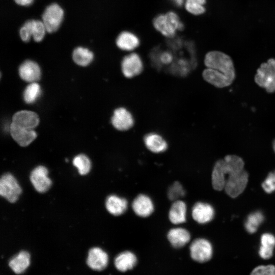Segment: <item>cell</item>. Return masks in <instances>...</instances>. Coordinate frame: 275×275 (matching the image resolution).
Listing matches in <instances>:
<instances>
[{
	"label": "cell",
	"instance_id": "obj_1",
	"mask_svg": "<svg viewBox=\"0 0 275 275\" xmlns=\"http://www.w3.org/2000/svg\"><path fill=\"white\" fill-rule=\"evenodd\" d=\"M243 159L236 155H227L215 163L211 174L212 186L217 191L225 190L228 196L235 198L244 190L249 173L244 170Z\"/></svg>",
	"mask_w": 275,
	"mask_h": 275
},
{
	"label": "cell",
	"instance_id": "obj_2",
	"mask_svg": "<svg viewBox=\"0 0 275 275\" xmlns=\"http://www.w3.org/2000/svg\"><path fill=\"white\" fill-rule=\"evenodd\" d=\"M207 67L202 72L204 79L218 88L231 85L236 77L233 60L226 53L218 50L208 52L204 58Z\"/></svg>",
	"mask_w": 275,
	"mask_h": 275
},
{
	"label": "cell",
	"instance_id": "obj_3",
	"mask_svg": "<svg viewBox=\"0 0 275 275\" xmlns=\"http://www.w3.org/2000/svg\"><path fill=\"white\" fill-rule=\"evenodd\" d=\"M153 24L159 33L168 38L174 37L177 31L184 28L179 16L173 11L157 15L153 20Z\"/></svg>",
	"mask_w": 275,
	"mask_h": 275
},
{
	"label": "cell",
	"instance_id": "obj_4",
	"mask_svg": "<svg viewBox=\"0 0 275 275\" xmlns=\"http://www.w3.org/2000/svg\"><path fill=\"white\" fill-rule=\"evenodd\" d=\"M255 82L268 93L275 92V59L262 63L257 70Z\"/></svg>",
	"mask_w": 275,
	"mask_h": 275
},
{
	"label": "cell",
	"instance_id": "obj_5",
	"mask_svg": "<svg viewBox=\"0 0 275 275\" xmlns=\"http://www.w3.org/2000/svg\"><path fill=\"white\" fill-rule=\"evenodd\" d=\"M191 258L200 263L210 261L213 256V248L211 242L204 238H198L193 241L189 246Z\"/></svg>",
	"mask_w": 275,
	"mask_h": 275
},
{
	"label": "cell",
	"instance_id": "obj_6",
	"mask_svg": "<svg viewBox=\"0 0 275 275\" xmlns=\"http://www.w3.org/2000/svg\"><path fill=\"white\" fill-rule=\"evenodd\" d=\"M109 262V255L104 249L99 246H94L89 249L86 262L91 270L103 271L108 267Z\"/></svg>",
	"mask_w": 275,
	"mask_h": 275
},
{
	"label": "cell",
	"instance_id": "obj_7",
	"mask_svg": "<svg viewBox=\"0 0 275 275\" xmlns=\"http://www.w3.org/2000/svg\"><path fill=\"white\" fill-rule=\"evenodd\" d=\"M64 14L63 9L57 4H51L46 8L42 16V21L47 32L51 33L58 30Z\"/></svg>",
	"mask_w": 275,
	"mask_h": 275
},
{
	"label": "cell",
	"instance_id": "obj_8",
	"mask_svg": "<svg viewBox=\"0 0 275 275\" xmlns=\"http://www.w3.org/2000/svg\"><path fill=\"white\" fill-rule=\"evenodd\" d=\"M22 191L21 188L14 176L7 173L0 179V195L10 203L15 202Z\"/></svg>",
	"mask_w": 275,
	"mask_h": 275
},
{
	"label": "cell",
	"instance_id": "obj_9",
	"mask_svg": "<svg viewBox=\"0 0 275 275\" xmlns=\"http://www.w3.org/2000/svg\"><path fill=\"white\" fill-rule=\"evenodd\" d=\"M121 70L124 76L132 78L142 73L143 63L141 57L136 53H131L125 56L121 62Z\"/></svg>",
	"mask_w": 275,
	"mask_h": 275
},
{
	"label": "cell",
	"instance_id": "obj_10",
	"mask_svg": "<svg viewBox=\"0 0 275 275\" xmlns=\"http://www.w3.org/2000/svg\"><path fill=\"white\" fill-rule=\"evenodd\" d=\"M48 170L43 166L36 167L31 172L30 181L38 192L45 193L50 187L52 181L48 177Z\"/></svg>",
	"mask_w": 275,
	"mask_h": 275
},
{
	"label": "cell",
	"instance_id": "obj_11",
	"mask_svg": "<svg viewBox=\"0 0 275 275\" xmlns=\"http://www.w3.org/2000/svg\"><path fill=\"white\" fill-rule=\"evenodd\" d=\"M31 263V255L26 250H21L12 256L8 261V266L16 274L25 272Z\"/></svg>",
	"mask_w": 275,
	"mask_h": 275
},
{
	"label": "cell",
	"instance_id": "obj_12",
	"mask_svg": "<svg viewBox=\"0 0 275 275\" xmlns=\"http://www.w3.org/2000/svg\"><path fill=\"white\" fill-rule=\"evenodd\" d=\"M111 122L116 129L125 131L133 126L134 121L131 113L126 108L120 107L114 111Z\"/></svg>",
	"mask_w": 275,
	"mask_h": 275
},
{
	"label": "cell",
	"instance_id": "obj_13",
	"mask_svg": "<svg viewBox=\"0 0 275 275\" xmlns=\"http://www.w3.org/2000/svg\"><path fill=\"white\" fill-rule=\"evenodd\" d=\"M131 207L134 213L142 217L149 216L154 210V205L152 199L143 194L138 195L133 199Z\"/></svg>",
	"mask_w": 275,
	"mask_h": 275
},
{
	"label": "cell",
	"instance_id": "obj_14",
	"mask_svg": "<svg viewBox=\"0 0 275 275\" xmlns=\"http://www.w3.org/2000/svg\"><path fill=\"white\" fill-rule=\"evenodd\" d=\"M191 216L195 221L200 224L210 222L214 216L213 207L208 203L196 202L191 209Z\"/></svg>",
	"mask_w": 275,
	"mask_h": 275
},
{
	"label": "cell",
	"instance_id": "obj_15",
	"mask_svg": "<svg viewBox=\"0 0 275 275\" xmlns=\"http://www.w3.org/2000/svg\"><path fill=\"white\" fill-rule=\"evenodd\" d=\"M10 132L13 139L22 147L30 145L37 136L33 129L21 127L12 122L10 126Z\"/></svg>",
	"mask_w": 275,
	"mask_h": 275
},
{
	"label": "cell",
	"instance_id": "obj_16",
	"mask_svg": "<svg viewBox=\"0 0 275 275\" xmlns=\"http://www.w3.org/2000/svg\"><path fill=\"white\" fill-rule=\"evenodd\" d=\"M12 122L19 126L29 129H33L39 123L37 114L29 111H21L13 116Z\"/></svg>",
	"mask_w": 275,
	"mask_h": 275
},
{
	"label": "cell",
	"instance_id": "obj_17",
	"mask_svg": "<svg viewBox=\"0 0 275 275\" xmlns=\"http://www.w3.org/2000/svg\"><path fill=\"white\" fill-rule=\"evenodd\" d=\"M18 71L20 77L27 82H36L40 78V68L39 65L33 61H24L19 66Z\"/></svg>",
	"mask_w": 275,
	"mask_h": 275
},
{
	"label": "cell",
	"instance_id": "obj_18",
	"mask_svg": "<svg viewBox=\"0 0 275 275\" xmlns=\"http://www.w3.org/2000/svg\"><path fill=\"white\" fill-rule=\"evenodd\" d=\"M136 263V256L129 251L120 252L115 256L113 260L115 268L120 272H125L132 269Z\"/></svg>",
	"mask_w": 275,
	"mask_h": 275
},
{
	"label": "cell",
	"instance_id": "obj_19",
	"mask_svg": "<svg viewBox=\"0 0 275 275\" xmlns=\"http://www.w3.org/2000/svg\"><path fill=\"white\" fill-rule=\"evenodd\" d=\"M274 250L275 236L269 233L262 234L258 251L259 257L264 260H269L273 256Z\"/></svg>",
	"mask_w": 275,
	"mask_h": 275
},
{
	"label": "cell",
	"instance_id": "obj_20",
	"mask_svg": "<svg viewBox=\"0 0 275 275\" xmlns=\"http://www.w3.org/2000/svg\"><path fill=\"white\" fill-rule=\"evenodd\" d=\"M105 205L107 211L110 214L114 216H119L126 211L128 203L124 198L116 195H111L106 198Z\"/></svg>",
	"mask_w": 275,
	"mask_h": 275
},
{
	"label": "cell",
	"instance_id": "obj_21",
	"mask_svg": "<svg viewBox=\"0 0 275 275\" xmlns=\"http://www.w3.org/2000/svg\"><path fill=\"white\" fill-rule=\"evenodd\" d=\"M116 43L120 49L129 51L138 47L140 40L138 36L133 32L125 31L118 35Z\"/></svg>",
	"mask_w": 275,
	"mask_h": 275
},
{
	"label": "cell",
	"instance_id": "obj_22",
	"mask_svg": "<svg viewBox=\"0 0 275 275\" xmlns=\"http://www.w3.org/2000/svg\"><path fill=\"white\" fill-rule=\"evenodd\" d=\"M167 238L175 248H182L190 240V234L186 229L176 227L171 229L168 232Z\"/></svg>",
	"mask_w": 275,
	"mask_h": 275
},
{
	"label": "cell",
	"instance_id": "obj_23",
	"mask_svg": "<svg viewBox=\"0 0 275 275\" xmlns=\"http://www.w3.org/2000/svg\"><path fill=\"white\" fill-rule=\"evenodd\" d=\"M187 206L180 200L173 201L169 211L168 217L170 222L174 225L184 223L186 221Z\"/></svg>",
	"mask_w": 275,
	"mask_h": 275
},
{
	"label": "cell",
	"instance_id": "obj_24",
	"mask_svg": "<svg viewBox=\"0 0 275 275\" xmlns=\"http://www.w3.org/2000/svg\"><path fill=\"white\" fill-rule=\"evenodd\" d=\"M144 142L146 148L154 153L163 152L168 148V143L164 138L155 132L146 134L144 138Z\"/></svg>",
	"mask_w": 275,
	"mask_h": 275
},
{
	"label": "cell",
	"instance_id": "obj_25",
	"mask_svg": "<svg viewBox=\"0 0 275 275\" xmlns=\"http://www.w3.org/2000/svg\"><path fill=\"white\" fill-rule=\"evenodd\" d=\"M22 26L36 42L41 41L47 32L42 21L39 20H28Z\"/></svg>",
	"mask_w": 275,
	"mask_h": 275
},
{
	"label": "cell",
	"instance_id": "obj_26",
	"mask_svg": "<svg viewBox=\"0 0 275 275\" xmlns=\"http://www.w3.org/2000/svg\"><path fill=\"white\" fill-rule=\"evenodd\" d=\"M93 53L88 48L78 47L74 49L72 53L74 62L81 66L88 65L93 60Z\"/></svg>",
	"mask_w": 275,
	"mask_h": 275
},
{
	"label": "cell",
	"instance_id": "obj_27",
	"mask_svg": "<svg viewBox=\"0 0 275 275\" xmlns=\"http://www.w3.org/2000/svg\"><path fill=\"white\" fill-rule=\"evenodd\" d=\"M264 219V216L260 211H256L250 214L244 224L246 231L250 234L255 233Z\"/></svg>",
	"mask_w": 275,
	"mask_h": 275
},
{
	"label": "cell",
	"instance_id": "obj_28",
	"mask_svg": "<svg viewBox=\"0 0 275 275\" xmlns=\"http://www.w3.org/2000/svg\"><path fill=\"white\" fill-rule=\"evenodd\" d=\"M73 164L75 167L79 174L85 175L89 173L91 168V163L88 157L83 154L75 156L72 161Z\"/></svg>",
	"mask_w": 275,
	"mask_h": 275
},
{
	"label": "cell",
	"instance_id": "obj_29",
	"mask_svg": "<svg viewBox=\"0 0 275 275\" xmlns=\"http://www.w3.org/2000/svg\"><path fill=\"white\" fill-rule=\"evenodd\" d=\"M41 94V88L36 82H31L25 89L23 96L27 103H33L36 101Z\"/></svg>",
	"mask_w": 275,
	"mask_h": 275
},
{
	"label": "cell",
	"instance_id": "obj_30",
	"mask_svg": "<svg viewBox=\"0 0 275 275\" xmlns=\"http://www.w3.org/2000/svg\"><path fill=\"white\" fill-rule=\"evenodd\" d=\"M206 0H185L186 10L194 15H200L205 12V5Z\"/></svg>",
	"mask_w": 275,
	"mask_h": 275
},
{
	"label": "cell",
	"instance_id": "obj_31",
	"mask_svg": "<svg viewBox=\"0 0 275 275\" xmlns=\"http://www.w3.org/2000/svg\"><path fill=\"white\" fill-rule=\"evenodd\" d=\"M185 194V191L181 184L175 181L168 188L167 196L170 200L175 201L183 197Z\"/></svg>",
	"mask_w": 275,
	"mask_h": 275
},
{
	"label": "cell",
	"instance_id": "obj_32",
	"mask_svg": "<svg viewBox=\"0 0 275 275\" xmlns=\"http://www.w3.org/2000/svg\"><path fill=\"white\" fill-rule=\"evenodd\" d=\"M250 275H275V265L272 264L258 265L252 270Z\"/></svg>",
	"mask_w": 275,
	"mask_h": 275
},
{
	"label": "cell",
	"instance_id": "obj_33",
	"mask_svg": "<svg viewBox=\"0 0 275 275\" xmlns=\"http://www.w3.org/2000/svg\"><path fill=\"white\" fill-rule=\"evenodd\" d=\"M264 191L270 194L275 190V172L269 173L267 177L262 184Z\"/></svg>",
	"mask_w": 275,
	"mask_h": 275
},
{
	"label": "cell",
	"instance_id": "obj_34",
	"mask_svg": "<svg viewBox=\"0 0 275 275\" xmlns=\"http://www.w3.org/2000/svg\"><path fill=\"white\" fill-rule=\"evenodd\" d=\"M33 1L34 0H14L17 4L22 6L30 5L33 3Z\"/></svg>",
	"mask_w": 275,
	"mask_h": 275
},
{
	"label": "cell",
	"instance_id": "obj_35",
	"mask_svg": "<svg viewBox=\"0 0 275 275\" xmlns=\"http://www.w3.org/2000/svg\"><path fill=\"white\" fill-rule=\"evenodd\" d=\"M177 7H181L184 4L185 0H170Z\"/></svg>",
	"mask_w": 275,
	"mask_h": 275
},
{
	"label": "cell",
	"instance_id": "obj_36",
	"mask_svg": "<svg viewBox=\"0 0 275 275\" xmlns=\"http://www.w3.org/2000/svg\"><path fill=\"white\" fill-rule=\"evenodd\" d=\"M272 148H273V151L275 153V139L273 140V142H272Z\"/></svg>",
	"mask_w": 275,
	"mask_h": 275
}]
</instances>
